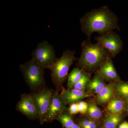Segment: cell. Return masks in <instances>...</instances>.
<instances>
[{
	"mask_svg": "<svg viewBox=\"0 0 128 128\" xmlns=\"http://www.w3.org/2000/svg\"><path fill=\"white\" fill-rule=\"evenodd\" d=\"M62 99L66 105L76 103L81 100L91 96L90 94L85 91L76 89H66L62 88L60 94Z\"/></svg>",
	"mask_w": 128,
	"mask_h": 128,
	"instance_id": "10",
	"label": "cell"
},
{
	"mask_svg": "<svg viewBox=\"0 0 128 128\" xmlns=\"http://www.w3.org/2000/svg\"><path fill=\"white\" fill-rule=\"evenodd\" d=\"M56 120L60 121L63 127L65 128H70L74 124L73 118L71 114L67 113H64L60 114L56 118Z\"/></svg>",
	"mask_w": 128,
	"mask_h": 128,
	"instance_id": "17",
	"label": "cell"
},
{
	"mask_svg": "<svg viewBox=\"0 0 128 128\" xmlns=\"http://www.w3.org/2000/svg\"><path fill=\"white\" fill-rule=\"evenodd\" d=\"M70 128H82L80 126L78 125V124H75L73 125L72 127Z\"/></svg>",
	"mask_w": 128,
	"mask_h": 128,
	"instance_id": "25",
	"label": "cell"
},
{
	"mask_svg": "<svg viewBox=\"0 0 128 128\" xmlns=\"http://www.w3.org/2000/svg\"><path fill=\"white\" fill-rule=\"evenodd\" d=\"M84 72L83 70L79 68H74L73 69L68 76L67 86L68 89L73 87L80 80Z\"/></svg>",
	"mask_w": 128,
	"mask_h": 128,
	"instance_id": "16",
	"label": "cell"
},
{
	"mask_svg": "<svg viewBox=\"0 0 128 128\" xmlns=\"http://www.w3.org/2000/svg\"><path fill=\"white\" fill-rule=\"evenodd\" d=\"M81 46V53L76 65L83 70L92 71L100 68L108 58L112 57L108 51L99 44H92L90 38L84 40Z\"/></svg>",
	"mask_w": 128,
	"mask_h": 128,
	"instance_id": "2",
	"label": "cell"
},
{
	"mask_svg": "<svg viewBox=\"0 0 128 128\" xmlns=\"http://www.w3.org/2000/svg\"><path fill=\"white\" fill-rule=\"evenodd\" d=\"M112 58L109 57L102 63L98 72L105 80L118 82H120V79L114 68Z\"/></svg>",
	"mask_w": 128,
	"mask_h": 128,
	"instance_id": "11",
	"label": "cell"
},
{
	"mask_svg": "<svg viewBox=\"0 0 128 128\" xmlns=\"http://www.w3.org/2000/svg\"><path fill=\"white\" fill-rule=\"evenodd\" d=\"M16 109L30 119L38 118V110L31 94H24L21 96Z\"/></svg>",
	"mask_w": 128,
	"mask_h": 128,
	"instance_id": "9",
	"label": "cell"
},
{
	"mask_svg": "<svg viewBox=\"0 0 128 128\" xmlns=\"http://www.w3.org/2000/svg\"><path fill=\"white\" fill-rule=\"evenodd\" d=\"M68 111L70 114H76L79 112L78 102L72 104L70 105Z\"/></svg>",
	"mask_w": 128,
	"mask_h": 128,
	"instance_id": "23",
	"label": "cell"
},
{
	"mask_svg": "<svg viewBox=\"0 0 128 128\" xmlns=\"http://www.w3.org/2000/svg\"><path fill=\"white\" fill-rule=\"evenodd\" d=\"M122 118L121 114H108L104 121L103 128H116Z\"/></svg>",
	"mask_w": 128,
	"mask_h": 128,
	"instance_id": "15",
	"label": "cell"
},
{
	"mask_svg": "<svg viewBox=\"0 0 128 128\" xmlns=\"http://www.w3.org/2000/svg\"><path fill=\"white\" fill-rule=\"evenodd\" d=\"M126 108L127 110H128V98H127V101H126Z\"/></svg>",
	"mask_w": 128,
	"mask_h": 128,
	"instance_id": "26",
	"label": "cell"
},
{
	"mask_svg": "<svg viewBox=\"0 0 128 128\" xmlns=\"http://www.w3.org/2000/svg\"><path fill=\"white\" fill-rule=\"evenodd\" d=\"M90 80V74L84 72L80 80L73 86V89L85 91L88 82Z\"/></svg>",
	"mask_w": 128,
	"mask_h": 128,
	"instance_id": "19",
	"label": "cell"
},
{
	"mask_svg": "<svg viewBox=\"0 0 128 128\" xmlns=\"http://www.w3.org/2000/svg\"><path fill=\"white\" fill-rule=\"evenodd\" d=\"M119 128H128V123L126 121L124 122L120 125Z\"/></svg>",
	"mask_w": 128,
	"mask_h": 128,
	"instance_id": "24",
	"label": "cell"
},
{
	"mask_svg": "<svg viewBox=\"0 0 128 128\" xmlns=\"http://www.w3.org/2000/svg\"><path fill=\"white\" fill-rule=\"evenodd\" d=\"M82 128H97V124L96 122L91 120L84 119L79 122Z\"/></svg>",
	"mask_w": 128,
	"mask_h": 128,
	"instance_id": "21",
	"label": "cell"
},
{
	"mask_svg": "<svg viewBox=\"0 0 128 128\" xmlns=\"http://www.w3.org/2000/svg\"><path fill=\"white\" fill-rule=\"evenodd\" d=\"M114 86L113 84L106 85L97 94L96 100L98 103L103 104L112 100L114 94Z\"/></svg>",
	"mask_w": 128,
	"mask_h": 128,
	"instance_id": "13",
	"label": "cell"
},
{
	"mask_svg": "<svg viewBox=\"0 0 128 128\" xmlns=\"http://www.w3.org/2000/svg\"><path fill=\"white\" fill-rule=\"evenodd\" d=\"M80 23L82 31L88 38H90L94 32L102 36L114 29L120 31L117 16L106 6L86 13Z\"/></svg>",
	"mask_w": 128,
	"mask_h": 128,
	"instance_id": "1",
	"label": "cell"
},
{
	"mask_svg": "<svg viewBox=\"0 0 128 128\" xmlns=\"http://www.w3.org/2000/svg\"><path fill=\"white\" fill-rule=\"evenodd\" d=\"M124 108V103L122 100L118 98H115L110 100L108 102L107 106V110L110 114H121Z\"/></svg>",
	"mask_w": 128,
	"mask_h": 128,
	"instance_id": "14",
	"label": "cell"
},
{
	"mask_svg": "<svg viewBox=\"0 0 128 128\" xmlns=\"http://www.w3.org/2000/svg\"><path fill=\"white\" fill-rule=\"evenodd\" d=\"M95 40L97 43L108 51L112 58L116 57L122 48V42L120 37L113 31L96 37Z\"/></svg>",
	"mask_w": 128,
	"mask_h": 128,
	"instance_id": "7",
	"label": "cell"
},
{
	"mask_svg": "<svg viewBox=\"0 0 128 128\" xmlns=\"http://www.w3.org/2000/svg\"><path fill=\"white\" fill-rule=\"evenodd\" d=\"M75 53L74 50H65L61 57L57 58L50 68L52 81L56 88L55 92L58 93L62 90V84L67 78L69 69L74 61L78 60V58L75 56Z\"/></svg>",
	"mask_w": 128,
	"mask_h": 128,
	"instance_id": "3",
	"label": "cell"
},
{
	"mask_svg": "<svg viewBox=\"0 0 128 128\" xmlns=\"http://www.w3.org/2000/svg\"><path fill=\"white\" fill-rule=\"evenodd\" d=\"M106 86L104 78L98 72L92 80H89L86 89L88 93L97 95Z\"/></svg>",
	"mask_w": 128,
	"mask_h": 128,
	"instance_id": "12",
	"label": "cell"
},
{
	"mask_svg": "<svg viewBox=\"0 0 128 128\" xmlns=\"http://www.w3.org/2000/svg\"><path fill=\"white\" fill-rule=\"evenodd\" d=\"M32 55V59L44 69H50L57 59L54 47L46 41L38 44Z\"/></svg>",
	"mask_w": 128,
	"mask_h": 128,
	"instance_id": "5",
	"label": "cell"
},
{
	"mask_svg": "<svg viewBox=\"0 0 128 128\" xmlns=\"http://www.w3.org/2000/svg\"><path fill=\"white\" fill-rule=\"evenodd\" d=\"M115 84L114 87L117 93L124 98H128V83L118 82Z\"/></svg>",
	"mask_w": 128,
	"mask_h": 128,
	"instance_id": "20",
	"label": "cell"
},
{
	"mask_svg": "<svg viewBox=\"0 0 128 128\" xmlns=\"http://www.w3.org/2000/svg\"><path fill=\"white\" fill-rule=\"evenodd\" d=\"M52 89L43 88L34 92L31 94L36 105L38 115V119L41 124L44 122V118L54 95Z\"/></svg>",
	"mask_w": 128,
	"mask_h": 128,
	"instance_id": "6",
	"label": "cell"
},
{
	"mask_svg": "<svg viewBox=\"0 0 128 128\" xmlns=\"http://www.w3.org/2000/svg\"><path fill=\"white\" fill-rule=\"evenodd\" d=\"M88 113L92 118L94 119L100 118L102 116V112L95 104L90 103L88 104Z\"/></svg>",
	"mask_w": 128,
	"mask_h": 128,
	"instance_id": "18",
	"label": "cell"
},
{
	"mask_svg": "<svg viewBox=\"0 0 128 128\" xmlns=\"http://www.w3.org/2000/svg\"><path fill=\"white\" fill-rule=\"evenodd\" d=\"M79 113L82 114H84L88 112V104L83 101H80L78 102Z\"/></svg>",
	"mask_w": 128,
	"mask_h": 128,
	"instance_id": "22",
	"label": "cell"
},
{
	"mask_svg": "<svg viewBox=\"0 0 128 128\" xmlns=\"http://www.w3.org/2000/svg\"><path fill=\"white\" fill-rule=\"evenodd\" d=\"M67 110L66 105L60 94L54 92L46 113L44 122H50L56 119L60 114L66 112Z\"/></svg>",
	"mask_w": 128,
	"mask_h": 128,
	"instance_id": "8",
	"label": "cell"
},
{
	"mask_svg": "<svg viewBox=\"0 0 128 128\" xmlns=\"http://www.w3.org/2000/svg\"><path fill=\"white\" fill-rule=\"evenodd\" d=\"M20 70L32 90L38 91L44 87V69L33 60L21 64Z\"/></svg>",
	"mask_w": 128,
	"mask_h": 128,
	"instance_id": "4",
	"label": "cell"
}]
</instances>
